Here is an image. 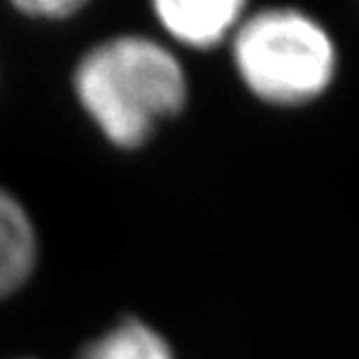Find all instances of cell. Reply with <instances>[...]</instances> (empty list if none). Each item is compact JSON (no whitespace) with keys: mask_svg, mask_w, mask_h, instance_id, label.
<instances>
[{"mask_svg":"<svg viewBox=\"0 0 359 359\" xmlns=\"http://www.w3.org/2000/svg\"><path fill=\"white\" fill-rule=\"evenodd\" d=\"M75 93L114 147L135 149L182 112L189 87L184 68L161 42L114 35L77 63Z\"/></svg>","mask_w":359,"mask_h":359,"instance_id":"1","label":"cell"},{"mask_svg":"<svg viewBox=\"0 0 359 359\" xmlns=\"http://www.w3.org/2000/svg\"><path fill=\"white\" fill-rule=\"evenodd\" d=\"M154 14L168 38L191 49H212L231 40L248 5L241 0H159Z\"/></svg>","mask_w":359,"mask_h":359,"instance_id":"3","label":"cell"},{"mask_svg":"<svg viewBox=\"0 0 359 359\" xmlns=\"http://www.w3.org/2000/svg\"><path fill=\"white\" fill-rule=\"evenodd\" d=\"M38 238L24 205L0 189V299L17 292L33 273Z\"/></svg>","mask_w":359,"mask_h":359,"instance_id":"4","label":"cell"},{"mask_svg":"<svg viewBox=\"0 0 359 359\" xmlns=\"http://www.w3.org/2000/svg\"><path fill=\"white\" fill-rule=\"evenodd\" d=\"M19 10H24L31 17L40 19H66L82 7V3L73 0H33V3H17Z\"/></svg>","mask_w":359,"mask_h":359,"instance_id":"6","label":"cell"},{"mask_svg":"<svg viewBox=\"0 0 359 359\" xmlns=\"http://www.w3.org/2000/svg\"><path fill=\"white\" fill-rule=\"evenodd\" d=\"M80 359H175V355L154 327L140 320H124L93 339Z\"/></svg>","mask_w":359,"mask_h":359,"instance_id":"5","label":"cell"},{"mask_svg":"<svg viewBox=\"0 0 359 359\" xmlns=\"http://www.w3.org/2000/svg\"><path fill=\"white\" fill-rule=\"evenodd\" d=\"M236 73L269 105L297 107L320 98L336 77V45L327 28L294 7L245 14L231 38Z\"/></svg>","mask_w":359,"mask_h":359,"instance_id":"2","label":"cell"}]
</instances>
